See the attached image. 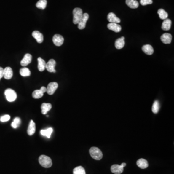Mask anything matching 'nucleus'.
<instances>
[{
    "label": "nucleus",
    "mask_w": 174,
    "mask_h": 174,
    "mask_svg": "<svg viewBox=\"0 0 174 174\" xmlns=\"http://www.w3.org/2000/svg\"><path fill=\"white\" fill-rule=\"evenodd\" d=\"M73 23L75 24H78L81 18L82 17V10L80 8H75L73 11Z\"/></svg>",
    "instance_id": "4"
},
{
    "label": "nucleus",
    "mask_w": 174,
    "mask_h": 174,
    "mask_svg": "<svg viewBox=\"0 0 174 174\" xmlns=\"http://www.w3.org/2000/svg\"><path fill=\"white\" fill-rule=\"evenodd\" d=\"M32 36H33L35 39L36 40L37 42L38 43H42L44 40V37L43 34L38 31H33L32 33Z\"/></svg>",
    "instance_id": "15"
},
{
    "label": "nucleus",
    "mask_w": 174,
    "mask_h": 174,
    "mask_svg": "<svg viewBox=\"0 0 174 174\" xmlns=\"http://www.w3.org/2000/svg\"><path fill=\"white\" fill-rule=\"evenodd\" d=\"M126 165V164L123 162L121 165H114L111 167V171L115 174H121L123 171V168Z\"/></svg>",
    "instance_id": "5"
},
{
    "label": "nucleus",
    "mask_w": 174,
    "mask_h": 174,
    "mask_svg": "<svg viewBox=\"0 0 174 174\" xmlns=\"http://www.w3.org/2000/svg\"><path fill=\"white\" fill-rule=\"evenodd\" d=\"M13 75V72L12 68L10 67H7L4 69L3 77L6 79H10Z\"/></svg>",
    "instance_id": "10"
},
{
    "label": "nucleus",
    "mask_w": 174,
    "mask_h": 174,
    "mask_svg": "<svg viewBox=\"0 0 174 174\" xmlns=\"http://www.w3.org/2000/svg\"><path fill=\"white\" fill-rule=\"evenodd\" d=\"M172 21L169 18L164 20L162 25V29L164 31H168L171 27Z\"/></svg>",
    "instance_id": "19"
},
{
    "label": "nucleus",
    "mask_w": 174,
    "mask_h": 174,
    "mask_svg": "<svg viewBox=\"0 0 174 174\" xmlns=\"http://www.w3.org/2000/svg\"><path fill=\"white\" fill-rule=\"evenodd\" d=\"M47 4V0H39L36 3V7L39 9L44 10L46 8Z\"/></svg>",
    "instance_id": "25"
},
{
    "label": "nucleus",
    "mask_w": 174,
    "mask_h": 174,
    "mask_svg": "<svg viewBox=\"0 0 174 174\" xmlns=\"http://www.w3.org/2000/svg\"><path fill=\"white\" fill-rule=\"evenodd\" d=\"M140 4L143 6L148 5V4H151L153 3L152 0H140Z\"/></svg>",
    "instance_id": "32"
},
{
    "label": "nucleus",
    "mask_w": 174,
    "mask_h": 174,
    "mask_svg": "<svg viewBox=\"0 0 174 174\" xmlns=\"http://www.w3.org/2000/svg\"><path fill=\"white\" fill-rule=\"evenodd\" d=\"M41 108L42 114L46 115L51 109L52 105L50 103H43L41 105Z\"/></svg>",
    "instance_id": "20"
},
{
    "label": "nucleus",
    "mask_w": 174,
    "mask_h": 174,
    "mask_svg": "<svg viewBox=\"0 0 174 174\" xmlns=\"http://www.w3.org/2000/svg\"><path fill=\"white\" fill-rule=\"evenodd\" d=\"M53 42L55 46L60 47L62 46L64 42V38L60 34H55L52 38Z\"/></svg>",
    "instance_id": "9"
},
{
    "label": "nucleus",
    "mask_w": 174,
    "mask_h": 174,
    "mask_svg": "<svg viewBox=\"0 0 174 174\" xmlns=\"http://www.w3.org/2000/svg\"><path fill=\"white\" fill-rule=\"evenodd\" d=\"M125 45L124 37H122L121 38H118L115 41V46L116 48L118 50L122 49L124 47Z\"/></svg>",
    "instance_id": "16"
},
{
    "label": "nucleus",
    "mask_w": 174,
    "mask_h": 174,
    "mask_svg": "<svg viewBox=\"0 0 174 174\" xmlns=\"http://www.w3.org/2000/svg\"><path fill=\"white\" fill-rule=\"evenodd\" d=\"M56 63L54 59H50L47 63H46V69L50 73H56L55 67Z\"/></svg>",
    "instance_id": "6"
},
{
    "label": "nucleus",
    "mask_w": 174,
    "mask_h": 174,
    "mask_svg": "<svg viewBox=\"0 0 174 174\" xmlns=\"http://www.w3.org/2000/svg\"><path fill=\"white\" fill-rule=\"evenodd\" d=\"M37 60H38V70L40 72H43L46 69V62L43 59H42L41 57H39L37 59Z\"/></svg>",
    "instance_id": "23"
},
{
    "label": "nucleus",
    "mask_w": 174,
    "mask_h": 174,
    "mask_svg": "<svg viewBox=\"0 0 174 174\" xmlns=\"http://www.w3.org/2000/svg\"><path fill=\"white\" fill-rule=\"evenodd\" d=\"M58 87V84L56 82L50 83L47 88V92L49 95H52Z\"/></svg>",
    "instance_id": "8"
},
{
    "label": "nucleus",
    "mask_w": 174,
    "mask_h": 174,
    "mask_svg": "<svg viewBox=\"0 0 174 174\" xmlns=\"http://www.w3.org/2000/svg\"><path fill=\"white\" fill-rule=\"evenodd\" d=\"M36 123H34L33 120L30 121L29 123V125L28 126L27 129V133L29 135H33L36 132Z\"/></svg>",
    "instance_id": "17"
},
{
    "label": "nucleus",
    "mask_w": 174,
    "mask_h": 174,
    "mask_svg": "<svg viewBox=\"0 0 174 174\" xmlns=\"http://www.w3.org/2000/svg\"><path fill=\"white\" fill-rule=\"evenodd\" d=\"M53 132V129L52 128H49L46 130H41L40 133L43 136H46L48 138H50L51 136V134Z\"/></svg>",
    "instance_id": "24"
},
{
    "label": "nucleus",
    "mask_w": 174,
    "mask_h": 174,
    "mask_svg": "<svg viewBox=\"0 0 174 174\" xmlns=\"http://www.w3.org/2000/svg\"><path fill=\"white\" fill-rule=\"evenodd\" d=\"M158 14L159 16V17L161 20H165L166 18H167L168 16L167 13L163 9H159L158 11Z\"/></svg>",
    "instance_id": "26"
},
{
    "label": "nucleus",
    "mask_w": 174,
    "mask_h": 174,
    "mask_svg": "<svg viewBox=\"0 0 174 174\" xmlns=\"http://www.w3.org/2000/svg\"><path fill=\"white\" fill-rule=\"evenodd\" d=\"M3 72H4V69L2 67H0V80L3 77Z\"/></svg>",
    "instance_id": "34"
},
{
    "label": "nucleus",
    "mask_w": 174,
    "mask_h": 174,
    "mask_svg": "<svg viewBox=\"0 0 174 174\" xmlns=\"http://www.w3.org/2000/svg\"><path fill=\"white\" fill-rule=\"evenodd\" d=\"M160 108V103L158 101L156 100L153 103V105L152 106V111L153 112V113H154V114H157L159 111Z\"/></svg>",
    "instance_id": "29"
},
{
    "label": "nucleus",
    "mask_w": 174,
    "mask_h": 174,
    "mask_svg": "<svg viewBox=\"0 0 174 174\" xmlns=\"http://www.w3.org/2000/svg\"><path fill=\"white\" fill-rule=\"evenodd\" d=\"M142 50L145 53L148 55H152L154 52V49L151 45H144L142 47Z\"/></svg>",
    "instance_id": "21"
},
{
    "label": "nucleus",
    "mask_w": 174,
    "mask_h": 174,
    "mask_svg": "<svg viewBox=\"0 0 174 174\" xmlns=\"http://www.w3.org/2000/svg\"><path fill=\"white\" fill-rule=\"evenodd\" d=\"M107 18V20L110 23H121V20L119 17H117L115 14L112 12L108 14Z\"/></svg>",
    "instance_id": "14"
},
{
    "label": "nucleus",
    "mask_w": 174,
    "mask_h": 174,
    "mask_svg": "<svg viewBox=\"0 0 174 174\" xmlns=\"http://www.w3.org/2000/svg\"><path fill=\"white\" fill-rule=\"evenodd\" d=\"M89 152L90 156L92 158L94 159V160H100L103 158V155L102 152L101 150L97 147H92L90 149Z\"/></svg>",
    "instance_id": "2"
},
{
    "label": "nucleus",
    "mask_w": 174,
    "mask_h": 174,
    "mask_svg": "<svg viewBox=\"0 0 174 174\" xmlns=\"http://www.w3.org/2000/svg\"><path fill=\"white\" fill-rule=\"evenodd\" d=\"M20 75H21L23 77H26V76H30L31 71L28 68L26 67H24V68H21L20 70Z\"/></svg>",
    "instance_id": "27"
},
{
    "label": "nucleus",
    "mask_w": 174,
    "mask_h": 174,
    "mask_svg": "<svg viewBox=\"0 0 174 174\" xmlns=\"http://www.w3.org/2000/svg\"><path fill=\"white\" fill-rule=\"evenodd\" d=\"M44 93L43 92H42V90L40 89L36 90L33 92L32 96H33V98H34V99H39L43 97Z\"/></svg>",
    "instance_id": "28"
},
{
    "label": "nucleus",
    "mask_w": 174,
    "mask_h": 174,
    "mask_svg": "<svg viewBox=\"0 0 174 174\" xmlns=\"http://www.w3.org/2000/svg\"><path fill=\"white\" fill-rule=\"evenodd\" d=\"M40 90H42V92H43L44 93H45V92H47V88H46L45 87H42L41 88Z\"/></svg>",
    "instance_id": "35"
},
{
    "label": "nucleus",
    "mask_w": 174,
    "mask_h": 174,
    "mask_svg": "<svg viewBox=\"0 0 174 174\" xmlns=\"http://www.w3.org/2000/svg\"><path fill=\"white\" fill-rule=\"evenodd\" d=\"M107 28L109 30L113 31L115 33H119L122 30V27L118 23H110L107 25Z\"/></svg>",
    "instance_id": "12"
},
{
    "label": "nucleus",
    "mask_w": 174,
    "mask_h": 174,
    "mask_svg": "<svg viewBox=\"0 0 174 174\" xmlns=\"http://www.w3.org/2000/svg\"><path fill=\"white\" fill-rule=\"evenodd\" d=\"M10 119V116L8 115H5L0 118V121L3 122H8Z\"/></svg>",
    "instance_id": "33"
},
{
    "label": "nucleus",
    "mask_w": 174,
    "mask_h": 174,
    "mask_svg": "<svg viewBox=\"0 0 174 174\" xmlns=\"http://www.w3.org/2000/svg\"><path fill=\"white\" fill-rule=\"evenodd\" d=\"M73 174H86L85 169L82 166L76 167L73 170Z\"/></svg>",
    "instance_id": "30"
},
{
    "label": "nucleus",
    "mask_w": 174,
    "mask_h": 174,
    "mask_svg": "<svg viewBox=\"0 0 174 174\" xmlns=\"http://www.w3.org/2000/svg\"><path fill=\"white\" fill-rule=\"evenodd\" d=\"M32 60V56L30 54H26L23 60L20 62V64L23 66H26L31 63Z\"/></svg>",
    "instance_id": "11"
},
{
    "label": "nucleus",
    "mask_w": 174,
    "mask_h": 174,
    "mask_svg": "<svg viewBox=\"0 0 174 174\" xmlns=\"http://www.w3.org/2000/svg\"><path fill=\"white\" fill-rule=\"evenodd\" d=\"M126 4H127L130 8L135 9L138 7L139 3L136 0H126Z\"/></svg>",
    "instance_id": "22"
},
{
    "label": "nucleus",
    "mask_w": 174,
    "mask_h": 174,
    "mask_svg": "<svg viewBox=\"0 0 174 174\" xmlns=\"http://www.w3.org/2000/svg\"><path fill=\"white\" fill-rule=\"evenodd\" d=\"M89 18V14L87 13H84L83 14L82 17L81 18L80 21L78 23V28L79 30H83L85 29L86 27L87 22Z\"/></svg>",
    "instance_id": "7"
},
{
    "label": "nucleus",
    "mask_w": 174,
    "mask_h": 174,
    "mask_svg": "<svg viewBox=\"0 0 174 174\" xmlns=\"http://www.w3.org/2000/svg\"><path fill=\"white\" fill-rule=\"evenodd\" d=\"M39 162L43 167L50 168L52 165V162L49 156L42 155L39 157Z\"/></svg>",
    "instance_id": "1"
},
{
    "label": "nucleus",
    "mask_w": 174,
    "mask_h": 174,
    "mask_svg": "<svg viewBox=\"0 0 174 174\" xmlns=\"http://www.w3.org/2000/svg\"><path fill=\"white\" fill-rule=\"evenodd\" d=\"M5 97L7 100L9 102H13L17 98V94L13 90L7 89L4 92Z\"/></svg>",
    "instance_id": "3"
},
{
    "label": "nucleus",
    "mask_w": 174,
    "mask_h": 174,
    "mask_svg": "<svg viewBox=\"0 0 174 174\" xmlns=\"http://www.w3.org/2000/svg\"><path fill=\"white\" fill-rule=\"evenodd\" d=\"M136 165L141 169H145L149 166L148 161L143 158L139 159L136 162Z\"/></svg>",
    "instance_id": "18"
},
{
    "label": "nucleus",
    "mask_w": 174,
    "mask_h": 174,
    "mask_svg": "<svg viewBox=\"0 0 174 174\" xmlns=\"http://www.w3.org/2000/svg\"><path fill=\"white\" fill-rule=\"evenodd\" d=\"M172 36L168 33H165L161 36V40L162 43L165 44H169L171 43Z\"/></svg>",
    "instance_id": "13"
},
{
    "label": "nucleus",
    "mask_w": 174,
    "mask_h": 174,
    "mask_svg": "<svg viewBox=\"0 0 174 174\" xmlns=\"http://www.w3.org/2000/svg\"><path fill=\"white\" fill-rule=\"evenodd\" d=\"M20 123H21V119L20 118L17 117L14 119L13 122L11 123V126L13 128H17L20 126Z\"/></svg>",
    "instance_id": "31"
}]
</instances>
